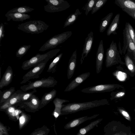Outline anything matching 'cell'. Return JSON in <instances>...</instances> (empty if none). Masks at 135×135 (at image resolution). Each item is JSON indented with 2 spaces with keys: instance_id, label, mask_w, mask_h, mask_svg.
I'll use <instances>...</instances> for the list:
<instances>
[{
  "instance_id": "obj_1",
  "label": "cell",
  "mask_w": 135,
  "mask_h": 135,
  "mask_svg": "<svg viewBox=\"0 0 135 135\" xmlns=\"http://www.w3.org/2000/svg\"><path fill=\"white\" fill-rule=\"evenodd\" d=\"M107 99H103L84 102H74L63 105L61 115L74 113L79 111L108 104Z\"/></svg>"
},
{
  "instance_id": "obj_2",
  "label": "cell",
  "mask_w": 135,
  "mask_h": 135,
  "mask_svg": "<svg viewBox=\"0 0 135 135\" xmlns=\"http://www.w3.org/2000/svg\"><path fill=\"white\" fill-rule=\"evenodd\" d=\"M103 135H135L131 127L127 126L119 121L113 120L104 127Z\"/></svg>"
},
{
  "instance_id": "obj_3",
  "label": "cell",
  "mask_w": 135,
  "mask_h": 135,
  "mask_svg": "<svg viewBox=\"0 0 135 135\" xmlns=\"http://www.w3.org/2000/svg\"><path fill=\"white\" fill-rule=\"evenodd\" d=\"M49 26V25L42 21L33 20L18 25L17 28L28 33L39 34L46 30Z\"/></svg>"
},
{
  "instance_id": "obj_4",
  "label": "cell",
  "mask_w": 135,
  "mask_h": 135,
  "mask_svg": "<svg viewBox=\"0 0 135 135\" xmlns=\"http://www.w3.org/2000/svg\"><path fill=\"white\" fill-rule=\"evenodd\" d=\"M60 51V49H56L43 54H37L30 59L24 61L21 68L24 70H27L33 67L36 66L47 59H50L55 56Z\"/></svg>"
},
{
  "instance_id": "obj_5",
  "label": "cell",
  "mask_w": 135,
  "mask_h": 135,
  "mask_svg": "<svg viewBox=\"0 0 135 135\" xmlns=\"http://www.w3.org/2000/svg\"><path fill=\"white\" fill-rule=\"evenodd\" d=\"M27 85L20 87L21 89L23 91L40 88H51L54 87L57 84V81L54 78L50 76L47 78H43L41 79L32 82L28 81Z\"/></svg>"
},
{
  "instance_id": "obj_6",
  "label": "cell",
  "mask_w": 135,
  "mask_h": 135,
  "mask_svg": "<svg viewBox=\"0 0 135 135\" xmlns=\"http://www.w3.org/2000/svg\"><path fill=\"white\" fill-rule=\"evenodd\" d=\"M71 31H68L54 36L48 40L39 50L44 51L47 50L54 48L65 41L72 34Z\"/></svg>"
},
{
  "instance_id": "obj_7",
  "label": "cell",
  "mask_w": 135,
  "mask_h": 135,
  "mask_svg": "<svg viewBox=\"0 0 135 135\" xmlns=\"http://www.w3.org/2000/svg\"><path fill=\"white\" fill-rule=\"evenodd\" d=\"M121 62L117 44L113 40L106 52L105 65L107 68Z\"/></svg>"
},
{
  "instance_id": "obj_8",
  "label": "cell",
  "mask_w": 135,
  "mask_h": 135,
  "mask_svg": "<svg viewBox=\"0 0 135 135\" xmlns=\"http://www.w3.org/2000/svg\"><path fill=\"white\" fill-rule=\"evenodd\" d=\"M47 4L44 6L45 11L54 13L64 11L70 6L69 3L64 0H45Z\"/></svg>"
},
{
  "instance_id": "obj_9",
  "label": "cell",
  "mask_w": 135,
  "mask_h": 135,
  "mask_svg": "<svg viewBox=\"0 0 135 135\" xmlns=\"http://www.w3.org/2000/svg\"><path fill=\"white\" fill-rule=\"evenodd\" d=\"M50 59L47 58L37 66L26 73L23 76V80L20 83L21 84L26 83L30 79H37L40 77L39 75L42 73L45 67L47 62Z\"/></svg>"
},
{
  "instance_id": "obj_10",
  "label": "cell",
  "mask_w": 135,
  "mask_h": 135,
  "mask_svg": "<svg viewBox=\"0 0 135 135\" xmlns=\"http://www.w3.org/2000/svg\"><path fill=\"white\" fill-rule=\"evenodd\" d=\"M40 100L38 97L33 94L27 101L19 104L17 108L19 109H25L27 112H35L40 109Z\"/></svg>"
},
{
  "instance_id": "obj_11",
  "label": "cell",
  "mask_w": 135,
  "mask_h": 135,
  "mask_svg": "<svg viewBox=\"0 0 135 135\" xmlns=\"http://www.w3.org/2000/svg\"><path fill=\"white\" fill-rule=\"evenodd\" d=\"M25 92L20 90L15 91L9 99L1 105L0 110L4 111L7 108L12 105H14L17 107L21 101L23 95Z\"/></svg>"
},
{
  "instance_id": "obj_12",
  "label": "cell",
  "mask_w": 135,
  "mask_h": 135,
  "mask_svg": "<svg viewBox=\"0 0 135 135\" xmlns=\"http://www.w3.org/2000/svg\"><path fill=\"white\" fill-rule=\"evenodd\" d=\"M115 87L114 84H102L84 88L81 91L86 93H103L111 91Z\"/></svg>"
},
{
  "instance_id": "obj_13",
  "label": "cell",
  "mask_w": 135,
  "mask_h": 135,
  "mask_svg": "<svg viewBox=\"0 0 135 135\" xmlns=\"http://www.w3.org/2000/svg\"><path fill=\"white\" fill-rule=\"evenodd\" d=\"M93 41V33L92 31H91L88 34L87 37L85 39L80 60L81 64H82L85 58L87 57L88 54L90 52Z\"/></svg>"
},
{
  "instance_id": "obj_14",
  "label": "cell",
  "mask_w": 135,
  "mask_h": 135,
  "mask_svg": "<svg viewBox=\"0 0 135 135\" xmlns=\"http://www.w3.org/2000/svg\"><path fill=\"white\" fill-rule=\"evenodd\" d=\"M89 72L83 73L73 80L66 87L64 92L70 91L73 90L82 83L90 76Z\"/></svg>"
},
{
  "instance_id": "obj_15",
  "label": "cell",
  "mask_w": 135,
  "mask_h": 135,
  "mask_svg": "<svg viewBox=\"0 0 135 135\" xmlns=\"http://www.w3.org/2000/svg\"><path fill=\"white\" fill-rule=\"evenodd\" d=\"M104 55L103 41L101 40L99 42L96 56V72L97 74L100 73L102 70Z\"/></svg>"
},
{
  "instance_id": "obj_16",
  "label": "cell",
  "mask_w": 135,
  "mask_h": 135,
  "mask_svg": "<svg viewBox=\"0 0 135 135\" xmlns=\"http://www.w3.org/2000/svg\"><path fill=\"white\" fill-rule=\"evenodd\" d=\"M99 115V114H96L90 117L86 116L75 118L66 123L64 126V128L69 129L76 127L87 120L96 118Z\"/></svg>"
},
{
  "instance_id": "obj_17",
  "label": "cell",
  "mask_w": 135,
  "mask_h": 135,
  "mask_svg": "<svg viewBox=\"0 0 135 135\" xmlns=\"http://www.w3.org/2000/svg\"><path fill=\"white\" fill-rule=\"evenodd\" d=\"M13 77V70L8 66L0 81V89L8 85L12 82Z\"/></svg>"
},
{
  "instance_id": "obj_18",
  "label": "cell",
  "mask_w": 135,
  "mask_h": 135,
  "mask_svg": "<svg viewBox=\"0 0 135 135\" xmlns=\"http://www.w3.org/2000/svg\"><path fill=\"white\" fill-rule=\"evenodd\" d=\"M77 60L76 50L73 53L69 62L67 76L68 79L71 78L74 75Z\"/></svg>"
},
{
  "instance_id": "obj_19",
  "label": "cell",
  "mask_w": 135,
  "mask_h": 135,
  "mask_svg": "<svg viewBox=\"0 0 135 135\" xmlns=\"http://www.w3.org/2000/svg\"><path fill=\"white\" fill-rule=\"evenodd\" d=\"M5 16L7 18V21H9L12 20L15 21H23L30 18V15L17 12H7L5 14Z\"/></svg>"
},
{
  "instance_id": "obj_20",
  "label": "cell",
  "mask_w": 135,
  "mask_h": 135,
  "mask_svg": "<svg viewBox=\"0 0 135 135\" xmlns=\"http://www.w3.org/2000/svg\"><path fill=\"white\" fill-rule=\"evenodd\" d=\"M68 100L61 99L56 98L54 99L53 102L55 105V109L52 112V115L55 117L56 120L60 115H61V111L63 105V103L69 102Z\"/></svg>"
},
{
  "instance_id": "obj_21",
  "label": "cell",
  "mask_w": 135,
  "mask_h": 135,
  "mask_svg": "<svg viewBox=\"0 0 135 135\" xmlns=\"http://www.w3.org/2000/svg\"><path fill=\"white\" fill-rule=\"evenodd\" d=\"M56 93V90L53 89L50 92L45 93L40 100V109L43 108L52 101L55 97Z\"/></svg>"
},
{
  "instance_id": "obj_22",
  "label": "cell",
  "mask_w": 135,
  "mask_h": 135,
  "mask_svg": "<svg viewBox=\"0 0 135 135\" xmlns=\"http://www.w3.org/2000/svg\"><path fill=\"white\" fill-rule=\"evenodd\" d=\"M120 17L119 13L117 14L115 16L107 30V34L108 36H109L111 34H117L116 31L119 28Z\"/></svg>"
},
{
  "instance_id": "obj_23",
  "label": "cell",
  "mask_w": 135,
  "mask_h": 135,
  "mask_svg": "<svg viewBox=\"0 0 135 135\" xmlns=\"http://www.w3.org/2000/svg\"><path fill=\"white\" fill-rule=\"evenodd\" d=\"M114 3L121 9L127 8L135 11V0H115Z\"/></svg>"
},
{
  "instance_id": "obj_24",
  "label": "cell",
  "mask_w": 135,
  "mask_h": 135,
  "mask_svg": "<svg viewBox=\"0 0 135 135\" xmlns=\"http://www.w3.org/2000/svg\"><path fill=\"white\" fill-rule=\"evenodd\" d=\"M125 56L126 65L129 70L133 73L135 71V67L133 59L134 58L132 52L128 50Z\"/></svg>"
},
{
  "instance_id": "obj_25",
  "label": "cell",
  "mask_w": 135,
  "mask_h": 135,
  "mask_svg": "<svg viewBox=\"0 0 135 135\" xmlns=\"http://www.w3.org/2000/svg\"><path fill=\"white\" fill-rule=\"evenodd\" d=\"M103 119V118H100L91 122L87 126L80 128L76 135H85L89 131L97 126Z\"/></svg>"
},
{
  "instance_id": "obj_26",
  "label": "cell",
  "mask_w": 135,
  "mask_h": 135,
  "mask_svg": "<svg viewBox=\"0 0 135 135\" xmlns=\"http://www.w3.org/2000/svg\"><path fill=\"white\" fill-rule=\"evenodd\" d=\"M15 91V88L11 87L0 93V103H4L9 99Z\"/></svg>"
},
{
  "instance_id": "obj_27",
  "label": "cell",
  "mask_w": 135,
  "mask_h": 135,
  "mask_svg": "<svg viewBox=\"0 0 135 135\" xmlns=\"http://www.w3.org/2000/svg\"><path fill=\"white\" fill-rule=\"evenodd\" d=\"M81 13L79 8L76 9L74 13L70 15L68 17L64 23L63 27L65 28L73 24L77 20L78 16Z\"/></svg>"
},
{
  "instance_id": "obj_28",
  "label": "cell",
  "mask_w": 135,
  "mask_h": 135,
  "mask_svg": "<svg viewBox=\"0 0 135 135\" xmlns=\"http://www.w3.org/2000/svg\"><path fill=\"white\" fill-rule=\"evenodd\" d=\"M113 15V13H109L106 16L101 19L99 26V31L100 32H103L106 29L108 26Z\"/></svg>"
},
{
  "instance_id": "obj_29",
  "label": "cell",
  "mask_w": 135,
  "mask_h": 135,
  "mask_svg": "<svg viewBox=\"0 0 135 135\" xmlns=\"http://www.w3.org/2000/svg\"><path fill=\"white\" fill-rule=\"evenodd\" d=\"M63 54L62 53H60L53 60L50 64L47 72L53 73L56 72L57 65L60 61Z\"/></svg>"
},
{
  "instance_id": "obj_30",
  "label": "cell",
  "mask_w": 135,
  "mask_h": 135,
  "mask_svg": "<svg viewBox=\"0 0 135 135\" xmlns=\"http://www.w3.org/2000/svg\"><path fill=\"white\" fill-rule=\"evenodd\" d=\"M19 119V128L22 129L28 124L31 119V115L26 114L22 111Z\"/></svg>"
},
{
  "instance_id": "obj_31",
  "label": "cell",
  "mask_w": 135,
  "mask_h": 135,
  "mask_svg": "<svg viewBox=\"0 0 135 135\" xmlns=\"http://www.w3.org/2000/svg\"><path fill=\"white\" fill-rule=\"evenodd\" d=\"M34 10V9L30 8L28 6H24L13 8L8 11V12L9 13L17 12L22 13H26L31 12Z\"/></svg>"
},
{
  "instance_id": "obj_32",
  "label": "cell",
  "mask_w": 135,
  "mask_h": 135,
  "mask_svg": "<svg viewBox=\"0 0 135 135\" xmlns=\"http://www.w3.org/2000/svg\"><path fill=\"white\" fill-rule=\"evenodd\" d=\"M50 130L46 126L44 125L35 129L30 135H48Z\"/></svg>"
},
{
  "instance_id": "obj_33",
  "label": "cell",
  "mask_w": 135,
  "mask_h": 135,
  "mask_svg": "<svg viewBox=\"0 0 135 135\" xmlns=\"http://www.w3.org/2000/svg\"><path fill=\"white\" fill-rule=\"evenodd\" d=\"M31 47L30 45H24L20 47L16 52V57L20 59L26 53Z\"/></svg>"
},
{
  "instance_id": "obj_34",
  "label": "cell",
  "mask_w": 135,
  "mask_h": 135,
  "mask_svg": "<svg viewBox=\"0 0 135 135\" xmlns=\"http://www.w3.org/2000/svg\"><path fill=\"white\" fill-rule=\"evenodd\" d=\"M128 30L126 25L125 26L124 29L123 30V45L122 48L123 53L124 54L127 50L128 44Z\"/></svg>"
},
{
  "instance_id": "obj_35",
  "label": "cell",
  "mask_w": 135,
  "mask_h": 135,
  "mask_svg": "<svg viewBox=\"0 0 135 135\" xmlns=\"http://www.w3.org/2000/svg\"><path fill=\"white\" fill-rule=\"evenodd\" d=\"M107 1V0H97L92 10L91 14H94L100 9Z\"/></svg>"
},
{
  "instance_id": "obj_36",
  "label": "cell",
  "mask_w": 135,
  "mask_h": 135,
  "mask_svg": "<svg viewBox=\"0 0 135 135\" xmlns=\"http://www.w3.org/2000/svg\"><path fill=\"white\" fill-rule=\"evenodd\" d=\"M97 0H88L82 9L85 11V13L87 15L90 11H92Z\"/></svg>"
},
{
  "instance_id": "obj_37",
  "label": "cell",
  "mask_w": 135,
  "mask_h": 135,
  "mask_svg": "<svg viewBox=\"0 0 135 135\" xmlns=\"http://www.w3.org/2000/svg\"><path fill=\"white\" fill-rule=\"evenodd\" d=\"M128 41L127 50L132 52L135 59V45L131 39L128 32Z\"/></svg>"
},
{
  "instance_id": "obj_38",
  "label": "cell",
  "mask_w": 135,
  "mask_h": 135,
  "mask_svg": "<svg viewBox=\"0 0 135 135\" xmlns=\"http://www.w3.org/2000/svg\"><path fill=\"white\" fill-rule=\"evenodd\" d=\"M36 91L37 90H36V89H33L32 91L28 93L26 92L23 95L21 101L19 104L17 106V107L18 105L20 104L27 101L34 94V93H36Z\"/></svg>"
},
{
  "instance_id": "obj_39",
  "label": "cell",
  "mask_w": 135,
  "mask_h": 135,
  "mask_svg": "<svg viewBox=\"0 0 135 135\" xmlns=\"http://www.w3.org/2000/svg\"><path fill=\"white\" fill-rule=\"evenodd\" d=\"M126 25L130 37L135 45V31L129 22H126Z\"/></svg>"
},
{
  "instance_id": "obj_40",
  "label": "cell",
  "mask_w": 135,
  "mask_h": 135,
  "mask_svg": "<svg viewBox=\"0 0 135 135\" xmlns=\"http://www.w3.org/2000/svg\"><path fill=\"white\" fill-rule=\"evenodd\" d=\"M118 110L122 115L127 120L131 122L132 118L129 113L125 109L121 108H118Z\"/></svg>"
},
{
  "instance_id": "obj_41",
  "label": "cell",
  "mask_w": 135,
  "mask_h": 135,
  "mask_svg": "<svg viewBox=\"0 0 135 135\" xmlns=\"http://www.w3.org/2000/svg\"><path fill=\"white\" fill-rule=\"evenodd\" d=\"M10 129L8 127L4 126L1 122H0V135H9L8 132Z\"/></svg>"
},
{
  "instance_id": "obj_42",
  "label": "cell",
  "mask_w": 135,
  "mask_h": 135,
  "mask_svg": "<svg viewBox=\"0 0 135 135\" xmlns=\"http://www.w3.org/2000/svg\"><path fill=\"white\" fill-rule=\"evenodd\" d=\"M117 73L116 72L114 73V75L119 80L123 81L126 78V75L124 73L119 71Z\"/></svg>"
},
{
  "instance_id": "obj_43",
  "label": "cell",
  "mask_w": 135,
  "mask_h": 135,
  "mask_svg": "<svg viewBox=\"0 0 135 135\" xmlns=\"http://www.w3.org/2000/svg\"><path fill=\"white\" fill-rule=\"evenodd\" d=\"M122 10L132 17L135 20V11L132 9L124 8L122 9Z\"/></svg>"
},
{
  "instance_id": "obj_44",
  "label": "cell",
  "mask_w": 135,
  "mask_h": 135,
  "mask_svg": "<svg viewBox=\"0 0 135 135\" xmlns=\"http://www.w3.org/2000/svg\"><path fill=\"white\" fill-rule=\"evenodd\" d=\"M4 25L2 23L0 25V43L1 46V42L2 39L4 36Z\"/></svg>"
},
{
  "instance_id": "obj_45",
  "label": "cell",
  "mask_w": 135,
  "mask_h": 135,
  "mask_svg": "<svg viewBox=\"0 0 135 135\" xmlns=\"http://www.w3.org/2000/svg\"><path fill=\"white\" fill-rule=\"evenodd\" d=\"M125 94V93L123 92H120L116 94L114 98H119L123 96Z\"/></svg>"
},
{
  "instance_id": "obj_46",
  "label": "cell",
  "mask_w": 135,
  "mask_h": 135,
  "mask_svg": "<svg viewBox=\"0 0 135 135\" xmlns=\"http://www.w3.org/2000/svg\"><path fill=\"white\" fill-rule=\"evenodd\" d=\"M118 50L119 52V53H120L121 55L122 54V53H123V51L122 50V48L121 47V44L120 43V41L119 42V44H118Z\"/></svg>"
},
{
  "instance_id": "obj_47",
  "label": "cell",
  "mask_w": 135,
  "mask_h": 135,
  "mask_svg": "<svg viewBox=\"0 0 135 135\" xmlns=\"http://www.w3.org/2000/svg\"><path fill=\"white\" fill-rule=\"evenodd\" d=\"M3 135H4V134H3Z\"/></svg>"
},
{
  "instance_id": "obj_48",
  "label": "cell",
  "mask_w": 135,
  "mask_h": 135,
  "mask_svg": "<svg viewBox=\"0 0 135 135\" xmlns=\"http://www.w3.org/2000/svg\"><path fill=\"white\" fill-rule=\"evenodd\" d=\"M134 111H135V110H134Z\"/></svg>"
}]
</instances>
